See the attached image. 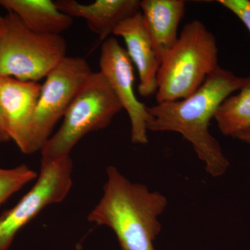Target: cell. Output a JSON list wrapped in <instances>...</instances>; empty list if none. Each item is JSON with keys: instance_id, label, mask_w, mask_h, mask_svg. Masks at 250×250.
I'll return each instance as SVG.
<instances>
[{"instance_id": "obj_1", "label": "cell", "mask_w": 250, "mask_h": 250, "mask_svg": "<svg viewBox=\"0 0 250 250\" xmlns=\"http://www.w3.org/2000/svg\"><path fill=\"white\" fill-rule=\"evenodd\" d=\"M246 77L219 66L190 96L148 107V131L179 133L191 144L205 170L213 177L224 175L230 164L209 131L210 122L225 99L238 91Z\"/></svg>"}, {"instance_id": "obj_2", "label": "cell", "mask_w": 250, "mask_h": 250, "mask_svg": "<svg viewBox=\"0 0 250 250\" xmlns=\"http://www.w3.org/2000/svg\"><path fill=\"white\" fill-rule=\"evenodd\" d=\"M106 175L103 196L88 215V222L111 229L121 250H156L159 217L167 198L144 184L130 182L115 166H108Z\"/></svg>"}, {"instance_id": "obj_3", "label": "cell", "mask_w": 250, "mask_h": 250, "mask_svg": "<svg viewBox=\"0 0 250 250\" xmlns=\"http://www.w3.org/2000/svg\"><path fill=\"white\" fill-rule=\"evenodd\" d=\"M218 67V48L213 33L199 20L187 23L161 62L157 103L190 96Z\"/></svg>"}, {"instance_id": "obj_4", "label": "cell", "mask_w": 250, "mask_h": 250, "mask_svg": "<svg viewBox=\"0 0 250 250\" xmlns=\"http://www.w3.org/2000/svg\"><path fill=\"white\" fill-rule=\"evenodd\" d=\"M122 109L103 74L93 72L64 115L62 126L41 149L42 159L70 156L85 135L106 128Z\"/></svg>"}, {"instance_id": "obj_5", "label": "cell", "mask_w": 250, "mask_h": 250, "mask_svg": "<svg viewBox=\"0 0 250 250\" xmlns=\"http://www.w3.org/2000/svg\"><path fill=\"white\" fill-rule=\"evenodd\" d=\"M0 41V77L38 82L66 57L61 35H42L27 29L13 13L5 17Z\"/></svg>"}, {"instance_id": "obj_6", "label": "cell", "mask_w": 250, "mask_h": 250, "mask_svg": "<svg viewBox=\"0 0 250 250\" xmlns=\"http://www.w3.org/2000/svg\"><path fill=\"white\" fill-rule=\"evenodd\" d=\"M92 73L84 58L66 57L46 77L31 124L29 154L45 146Z\"/></svg>"}, {"instance_id": "obj_7", "label": "cell", "mask_w": 250, "mask_h": 250, "mask_svg": "<svg viewBox=\"0 0 250 250\" xmlns=\"http://www.w3.org/2000/svg\"><path fill=\"white\" fill-rule=\"evenodd\" d=\"M72 168L70 156L41 159L36 183L13 208L0 216V250H9L18 231L44 208L65 200L72 186Z\"/></svg>"}, {"instance_id": "obj_8", "label": "cell", "mask_w": 250, "mask_h": 250, "mask_svg": "<svg viewBox=\"0 0 250 250\" xmlns=\"http://www.w3.org/2000/svg\"><path fill=\"white\" fill-rule=\"evenodd\" d=\"M100 72L114 92L131 122V139L134 144L148 142L147 125L151 116L147 106L140 102L134 92L133 63L126 49L110 36L104 41L100 57Z\"/></svg>"}, {"instance_id": "obj_9", "label": "cell", "mask_w": 250, "mask_h": 250, "mask_svg": "<svg viewBox=\"0 0 250 250\" xmlns=\"http://www.w3.org/2000/svg\"><path fill=\"white\" fill-rule=\"evenodd\" d=\"M41 86L39 82L0 77V105L8 134L24 154H29L31 124Z\"/></svg>"}, {"instance_id": "obj_10", "label": "cell", "mask_w": 250, "mask_h": 250, "mask_svg": "<svg viewBox=\"0 0 250 250\" xmlns=\"http://www.w3.org/2000/svg\"><path fill=\"white\" fill-rule=\"evenodd\" d=\"M113 34L124 39L128 56L139 72L140 95L144 98L156 95L161 62L145 25L141 11L120 23Z\"/></svg>"}, {"instance_id": "obj_11", "label": "cell", "mask_w": 250, "mask_h": 250, "mask_svg": "<svg viewBox=\"0 0 250 250\" xmlns=\"http://www.w3.org/2000/svg\"><path fill=\"white\" fill-rule=\"evenodd\" d=\"M59 11L70 18H83L88 27L104 41L120 23L141 11L139 0H97L83 4L75 0L54 1Z\"/></svg>"}, {"instance_id": "obj_12", "label": "cell", "mask_w": 250, "mask_h": 250, "mask_svg": "<svg viewBox=\"0 0 250 250\" xmlns=\"http://www.w3.org/2000/svg\"><path fill=\"white\" fill-rule=\"evenodd\" d=\"M141 11L143 21L161 62L175 45L178 27L186 11L183 0H143Z\"/></svg>"}, {"instance_id": "obj_13", "label": "cell", "mask_w": 250, "mask_h": 250, "mask_svg": "<svg viewBox=\"0 0 250 250\" xmlns=\"http://www.w3.org/2000/svg\"><path fill=\"white\" fill-rule=\"evenodd\" d=\"M0 6L16 15L36 34L61 35L73 24V19L59 11L51 0H0Z\"/></svg>"}, {"instance_id": "obj_14", "label": "cell", "mask_w": 250, "mask_h": 250, "mask_svg": "<svg viewBox=\"0 0 250 250\" xmlns=\"http://www.w3.org/2000/svg\"><path fill=\"white\" fill-rule=\"evenodd\" d=\"M238 91L224 100L214 116L220 132L233 138L250 129V75Z\"/></svg>"}, {"instance_id": "obj_15", "label": "cell", "mask_w": 250, "mask_h": 250, "mask_svg": "<svg viewBox=\"0 0 250 250\" xmlns=\"http://www.w3.org/2000/svg\"><path fill=\"white\" fill-rule=\"evenodd\" d=\"M37 177L35 171L24 164L14 168L0 167V206Z\"/></svg>"}, {"instance_id": "obj_16", "label": "cell", "mask_w": 250, "mask_h": 250, "mask_svg": "<svg viewBox=\"0 0 250 250\" xmlns=\"http://www.w3.org/2000/svg\"><path fill=\"white\" fill-rule=\"evenodd\" d=\"M218 2L236 15L250 33V0H219Z\"/></svg>"}, {"instance_id": "obj_17", "label": "cell", "mask_w": 250, "mask_h": 250, "mask_svg": "<svg viewBox=\"0 0 250 250\" xmlns=\"http://www.w3.org/2000/svg\"><path fill=\"white\" fill-rule=\"evenodd\" d=\"M11 141L7 129H6V123L0 105V143L9 142Z\"/></svg>"}, {"instance_id": "obj_18", "label": "cell", "mask_w": 250, "mask_h": 250, "mask_svg": "<svg viewBox=\"0 0 250 250\" xmlns=\"http://www.w3.org/2000/svg\"><path fill=\"white\" fill-rule=\"evenodd\" d=\"M236 139L250 145V129L243 131L236 136Z\"/></svg>"}, {"instance_id": "obj_19", "label": "cell", "mask_w": 250, "mask_h": 250, "mask_svg": "<svg viewBox=\"0 0 250 250\" xmlns=\"http://www.w3.org/2000/svg\"><path fill=\"white\" fill-rule=\"evenodd\" d=\"M4 17L0 16V41H1V37H2L3 32H4Z\"/></svg>"}]
</instances>
